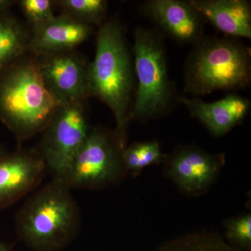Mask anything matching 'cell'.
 <instances>
[{"mask_svg":"<svg viewBox=\"0 0 251 251\" xmlns=\"http://www.w3.org/2000/svg\"><path fill=\"white\" fill-rule=\"evenodd\" d=\"M134 65L125 30L116 20L104 21L96 39V53L89 66V90L111 110L115 132L126 145L128 123L135 92Z\"/></svg>","mask_w":251,"mask_h":251,"instance_id":"6da1fadb","label":"cell"},{"mask_svg":"<svg viewBox=\"0 0 251 251\" xmlns=\"http://www.w3.org/2000/svg\"><path fill=\"white\" fill-rule=\"evenodd\" d=\"M71 190L54 177L18 211L16 234L31 251H64L80 234V208Z\"/></svg>","mask_w":251,"mask_h":251,"instance_id":"7a4b0ae2","label":"cell"},{"mask_svg":"<svg viewBox=\"0 0 251 251\" xmlns=\"http://www.w3.org/2000/svg\"><path fill=\"white\" fill-rule=\"evenodd\" d=\"M59 105L36 61L21 58L0 72V120L18 141L42 133Z\"/></svg>","mask_w":251,"mask_h":251,"instance_id":"3957f363","label":"cell"},{"mask_svg":"<svg viewBox=\"0 0 251 251\" xmlns=\"http://www.w3.org/2000/svg\"><path fill=\"white\" fill-rule=\"evenodd\" d=\"M192 46L184 66L186 93L193 97L216 91L234 93L250 85L251 51L239 39L204 34Z\"/></svg>","mask_w":251,"mask_h":251,"instance_id":"277c9868","label":"cell"},{"mask_svg":"<svg viewBox=\"0 0 251 251\" xmlns=\"http://www.w3.org/2000/svg\"><path fill=\"white\" fill-rule=\"evenodd\" d=\"M136 79L131 120L150 121L165 116L179 103L167 65L166 46L159 31L138 27L134 31Z\"/></svg>","mask_w":251,"mask_h":251,"instance_id":"5b68a950","label":"cell"},{"mask_svg":"<svg viewBox=\"0 0 251 251\" xmlns=\"http://www.w3.org/2000/svg\"><path fill=\"white\" fill-rule=\"evenodd\" d=\"M126 147L115 130L95 127L61 179L71 189L99 190L116 184L127 175L122 159Z\"/></svg>","mask_w":251,"mask_h":251,"instance_id":"8992f818","label":"cell"},{"mask_svg":"<svg viewBox=\"0 0 251 251\" xmlns=\"http://www.w3.org/2000/svg\"><path fill=\"white\" fill-rule=\"evenodd\" d=\"M83 103L60 104L43 130L39 153L54 177L65 175L90 132Z\"/></svg>","mask_w":251,"mask_h":251,"instance_id":"52a82bcc","label":"cell"},{"mask_svg":"<svg viewBox=\"0 0 251 251\" xmlns=\"http://www.w3.org/2000/svg\"><path fill=\"white\" fill-rule=\"evenodd\" d=\"M226 162L225 153H209L193 145L175 149L163 161L167 177L188 196H199L206 192Z\"/></svg>","mask_w":251,"mask_h":251,"instance_id":"ba28073f","label":"cell"},{"mask_svg":"<svg viewBox=\"0 0 251 251\" xmlns=\"http://www.w3.org/2000/svg\"><path fill=\"white\" fill-rule=\"evenodd\" d=\"M46 89L59 103L85 101L90 97V63L72 51L40 56L36 61Z\"/></svg>","mask_w":251,"mask_h":251,"instance_id":"9c48e42d","label":"cell"},{"mask_svg":"<svg viewBox=\"0 0 251 251\" xmlns=\"http://www.w3.org/2000/svg\"><path fill=\"white\" fill-rule=\"evenodd\" d=\"M140 10L143 16L180 44L193 45L204 35L206 21L190 0H148Z\"/></svg>","mask_w":251,"mask_h":251,"instance_id":"30bf717a","label":"cell"},{"mask_svg":"<svg viewBox=\"0 0 251 251\" xmlns=\"http://www.w3.org/2000/svg\"><path fill=\"white\" fill-rule=\"evenodd\" d=\"M46 168L37 151H18L0 159V209L14 204L37 187Z\"/></svg>","mask_w":251,"mask_h":251,"instance_id":"8fae6325","label":"cell"},{"mask_svg":"<svg viewBox=\"0 0 251 251\" xmlns=\"http://www.w3.org/2000/svg\"><path fill=\"white\" fill-rule=\"evenodd\" d=\"M178 100L215 137L226 135L242 123L251 109L249 99L237 93H229L224 99L211 103L183 96H179Z\"/></svg>","mask_w":251,"mask_h":251,"instance_id":"7c38bea8","label":"cell"},{"mask_svg":"<svg viewBox=\"0 0 251 251\" xmlns=\"http://www.w3.org/2000/svg\"><path fill=\"white\" fill-rule=\"evenodd\" d=\"M93 31L92 26L67 15L54 16L49 22L33 29L29 48L39 57L72 51L87 40Z\"/></svg>","mask_w":251,"mask_h":251,"instance_id":"4fadbf2b","label":"cell"},{"mask_svg":"<svg viewBox=\"0 0 251 251\" xmlns=\"http://www.w3.org/2000/svg\"><path fill=\"white\" fill-rule=\"evenodd\" d=\"M216 29L227 37L250 39L251 7L245 0H190Z\"/></svg>","mask_w":251,"mask_h":251,"instance_id":"5bb4252c","label":"cell"},{"mask_svg":"<svg viewBox=\"0 0 251 251\" xmlns=\"http://www.w3.org/2000/svg\"><path fill=\"white\" fill-rule=\"evenodd\" d=\"M29 41L25 29L15 18L0 15V72L21 58Z\"/></svg>","mask_w":251,"mask_h":251,"instance_id":"9a60e30c","label":"cell"},{"mask_svg":"<svg viewBox=\"0 0 251 251\" xmlns=\"http://www.w3.org/2000/svg\"><path fill=\"white\" fill-rule=\"evenodd\" d=\"M166 156L162 152L160 143L156 140L133 143L126 147L122 152L126 171L134 177L147 167L163 162Z\"/></svg>","mask_w":251,"mask_h":251,"instance_id":"2e32d148","label":"cell"},{"mask_svg":"<svg viewBox=\"0 0 251 251\" xmlns=\"http://www.w3.org/2000/svg\"><path fill=\"white\" fill-rule=\"evenodd\" d=\"M154 251H242L214 232H198L173 239Z\"/></svg>","mask_w":251,"mask_h":251,"instance_id":"e0dca14e","label":"cell"},{"mask_svg":"<svg viewBox=\"0 0 251 251\" xmlns=\"http://www.w3.org/2000/svg\"><path fill=\"white\" fill-rule=\"evenodd\" d=\"M64 15L89 25L100 27L104 23L108 2L104 0H62Z\"/></svg>","mask_w":251,"mask_h":251,"instance_id":"ac0fdd59","label":"cell"},{"mask_svg":"<svg viewBox=\"0 0 251 251\" xmlns=\"http://www.w3.org/2000/svg\"><path fill=\"white\" fill-rule=\"evenodd\" d=\"M225 240L242 251H251V215L243 214L225 222Z\"/></svg>","mask_w":251,"mask_h":251,"instance_id":"d6986e66","label":"cell"},{"mask_svg":"<svg viewBox=\"0 0 251 251\" xmlns=\"http://www.w3.org/2000/svg\"><path fill=\"white\" fill-rule=\"evenodd\" d=\"M20 4L33 29L40 27L54 17L52 1L50 0H23Z\"/></svg>","mask_w":251,"mask_h":251,"instance_id":"ffe728a7","label":"cell"},{"mask_svg":"<svg viewBox=\"0 0 251 251\" xmlns=\"http://www.w3.org/2000/svg\"><path fill=\"white\" fill-rule=\"evenodd\" d=\"M13 4L10 0H0V14L5 12Z\"/></svg>","mask_w":251,"mask_h":251,"instance_id":"44dd1931","label":"cell"},{"mask_svg":"<svg viewBox=\"0 0 251 251\" xmlns=\"http://www.w3.org/2000/svg\"><path fill=\"white\" fill-rule=\"evenodd\" d=\"M0 251H13L8 244L0 241Z\"/></svg>","mask_w":251,"mask_h":251,"instance_id":"7402d4cb","label":"cell"},{"mask_svg":"<svg viewBox=\"0 0 251 251\" xmlns=\"http://www.w3.org/2000/svg\"><path fill=\"white\" fill-rule=\"evenodd\" d=\"M6 154H7V153H6V150L0 145V159H1V158L6 156Z\"/></svg>","mask_w":251,"mask_h":251,"instance_id":"603a6c76","label":"cell"}]
</instances>
